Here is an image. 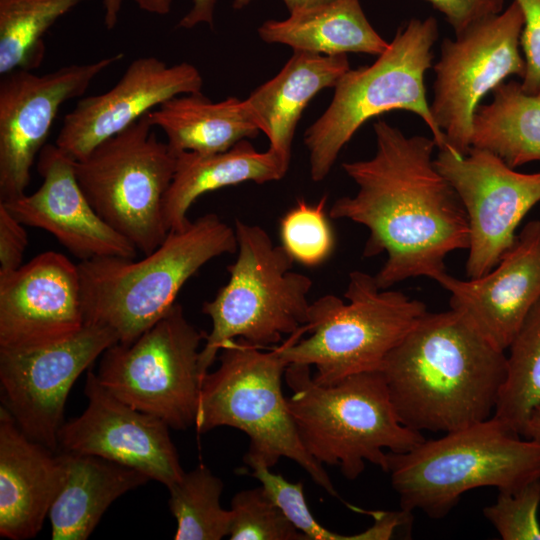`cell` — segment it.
Returning <instances> with one entry per match:
<instances>
[{"mask_svg":"<svg viewBox=\"0 0 540 540\" xmlns=\"http://www.w3.org/2000/svg\"><path fill=\"white\" fill-rule=\"evenodd\" d=\"M506 370L505 351L451 308L427 311L380 369L400 421L421 433L492 417Z\"/></svg>","mask_w":540,"mask_h":540,"instance_id":"7a4b0ae2","label":"cell"},{"mask_svg":"<svg viewBox=\"0 0 540 540\" xmlns=\"http://www.w3.org/2000/svg\"><path fill=\"white\" fill-rule=\"evenodd\" d=\"M349 69L346 54L294 51L279 73L247 98L269 148L286 163H290L296 126L306 106L321 90L335 87Z\"/></svg>","mask_w":540,"mask_h":540,"instance_id":"7402d4cb","label":"cell"},{"mask_svg":"<svg viewBox=\"0 0 540 540\" xmlns=\"http://www.w3.org/2000/svg\"><path fill=\"white\" fill-rule=\"evenodd\" d=\"M434 164L468 218L466 275L483 276L513 246L519 224L540 201V172H518L494 153L475 147L465 156L439 150Z\"/></svg>","mask_w":540,"mask_h":540,"instance_id":"4fadbf2b","label":"cell"},{"mask_svg":"<svg viewBox=\"0 0 540 540\" xmlns=\"http://www.w3.org/2000/svg\"><path fill=\"white\" fill-rule=\"evenodd\" d=\"M474 113L471 147L488 150L511 168L540 161V92L526 93L515 80L492 90Z\"/></svg>","mask_w":540,"mask_h":540,"instance_id":"4316f807","label":"cell"},{"mask_svg":"<svg viewBox=\"0 0 540 540\" xmlns=\"http://www.w3.org/2000/svg\"><path fill=\"white\" fill-rule=\"evenodd\" d=\"M284 376L292 391L288 409L306 451L321 465L338 466L348 480L360 476L365 462L385 472V449L402 453L425 440L400 421L381 371L322 385L310 365L290 363Z\"/></svg>","mask_w":540,"mask_h":540,"instance_id":"5b68a950","label":"cell"},{"mask_svg":"<svg viewBox=\"0 0 540 540\" xmlns=\"http://www.w3.org/2000/svg\"><path fill=\"white\" fill-rule=\"evenodd\" d=\"M539 506L540 479L517 491H499L483 514L503 540H540Z\"/></svg>","mask_w":540,"mask_h":540,"instance_id":"836d02e7","label":"cell"},{"mask_svg":"<svg viewBox=\"0 0 540 540\" xmlns=\"http://www.w3.org/2000/svg\"><path fill=\"white\" fill-rule=\"evenodd\" d=\"M176 156L175 173L163 203L169 231L181 230L191 222L187 212L201 195L247 181L262 184L280 180L289 167L270 148L259 152L246 139L220 153L181 152Z\"/></svg>","mask_w":540,"mask_h":540,"instance_id":"cb8c5ba5","label":"cell"},{"mask_svg":"<svg viewBox=\"0 0 540 540\" xmlns=\"http://www.w3.org/2000/svg\"><path fill=\"white\" fill-rule=\"evenodd\" d=\"M437 283L450 293L451 309L506 351L540 300V221L528 222L488 273L461 280L446 272Z\"/></svg>","mask_w":540,"mask_h":540,"instance_id":"d6986e66","label":"cell"},{"mask_svg":"<svg viewBox=\"0 0 540 540\" xmlns=\"http://www.w3.org/2000/svg\"><path fill=\"white\" fill-rule=\"evenodd\" d=\"M521 9L524 26L521 46L526 63L521 87L529 94L540 92V0H514Z\"/></svg>","mask_w":540,"mask_h":540,"instance_id":"e575fe53","label":"cell"},{"mask_svg":"<svg viewBox=\"0 0 540 540\" xmlns=\"http://www.w3.org/2000/svg\"><path fill=\"white\" fill-rule=\"evenodd\" d=\"M27 245L28 234L24 224L0 203V274L23 265Z\"/></svg>","mask_w":540,"mask_h":540,"instance_id":"8d00e7d4","label":"cell"},{"mask_svg":"<svg viewBox=\"0 0 540 540\" xmlns=\"http://www.w3.org/2000/svg\"><path fill=\"white\" fill-rule=\"evenodd\" d=\"M73 159L55 144L38 155L40 187L0 202L24 225L43 229L80 261L98 257L136 258L138 250L93 209L74 173Z\"/></svg>","mask_w":540,"mask_h":540,"instance_id":"ffe728a7","label":"cell"},{"mask_svg":"<svg viewBox=\"0 0 540 540\" xmlns=\"http://www.w3.org/2000/svg\"><path fill=\"white\" fill-rule=\"evenodd\" d=\"M65 479L59 453L29 438L0 408V535L26 540L41 530Z\"/></svg>","mask_w":540,"mask_h":540,"instance_id":"44dd1931","label":"cell"},{"mask_svg":"<svg viewBox=\"0 0 540 540\" xmlns=\"http://www.w3.org/2000/svg\"><path fill=\"white\" fill-rule=\"evenodd\" d=\"M203 79L192 64L169 66L154 56L132 61L108 91L80 99L67 113L55 145L79 160L165 101L201 92Z\"/></svg>","mask_w":540,"mask_h":540,"instance_id":"ac0fdd59","label":"cell"},{"mask_svg":"<svg viewBox=\"0 0 540 540\" xmlns=\"http://www.w3.org/2000/svg\"><path fill=\"white\" fill-rule=\"evenodd\" d=\"M153 127L147 113L73 161L93 209L143 255L154 251L169 232L163 203L177 160Z\"/></svg>","mask_w":540,"mask_h":540,"instance_id":"30bf717a","label":"cell"},{"mask_svg":"<svg viewBox=\"0 0 540 540\" xmlns=\"http://www.w3.org/2000/svg\"><path fill=\"white\" fill-rule=\"evenodd\" d=\"M224 485L200 464L168 487L169 508L176 519V540H220L229 535L231 510L220 504Z\"/></svg>","mask_w":540,"mask_h":540,"instance_id":"f546056e","label":"cell"},{"mask_svg":"<svg viewBox=\"0 0 540 540\" xmlns=\"http://www.w3.org/2000/svg\"><path fill=\"white\" fill-rule=\"evenodd\" d=\"M118 343L110 329L85 323L63 341L28 349H0L4 407L31 439L54 452L67 396L78 377Z\"/></svg>","mask_w":540,"mask_h":540,"instance_id":"5bb4252c","label":"cell"},{"mask_svg":"<svg viewBox=\"0 0 540 540\" xmlns=\"http://www.w3.org/2000/svg\"><path fill=\"white\" fill-rule=\"evenodd\" d=\"M327 196L317 203L299 199L280 220L282 247L305 266H318L332 254L335 237L326 215Z\"/></svg>","mask_w":540,"mask_h":540,"instance_id":"4dcf8cb0","label":"cell"},{"mask_svg":"<svg viewBox=\"0 0 540 540\" xmlns=\"http://www.w3.org/2000/svg\"><path fill=\"white\" fill-rule=\"evenodd\" d=\"M254 0H232V5L235 9H241L249 5ZM287 7L289 13L296 10L304 9L313 5H317L328 0H282Z\"/></svg>","mask_w":540,"mask_h":540,"instance_id":"ab89813d","label":"cell"},{"mask_svg":"<svg viewBox=\"0 0 540 540\" xmlns=\"http://www.w3.org/2000/svg\"><path fill=\"white\" fill-rule=\"evenodd\" d=\"M443 14L455 35L503 11L505 0H425Z\"/></svg>","mask_w":540,"mask_h":540,"instance_id":"d590c367","label":"cell"},{"mask_svg":"<svg viewBox=\"0 0 540 540\" xmlns=\"http://www.w3.org/2000/svg\"><path fill=\"white\" fill-rule=\"evenodd\" d=\"M507 355V370L493 416L520 432L540 403V300L516 333Z\"/></svg>","mask_w":540,"mask_h":540,"instance_id":"f1b7e54d","label":"cell"},{"mask_svg":"<svg viewBox=\"0 0 540 540\" xmlns=\"http://www.w3.org/2000/svg\"><path fill=\"white\" fill-rule=\"evenodd\" d=\"M219 366L202 380L195 427L206 433L229 426L250 439L244 458L271 468L280 458L295 461L332 497L340 498L323 465L305 449L282 392L288 363L277 346L262 351L243 339L227 343Z\"/></svg>","mask_w":540,"mask_h":540,"instance_id":"ba28073f","label":"cell"},{"mask_svg":"<svg viewBox=\"0 0 540 540\" xmlns=\"http://www.w3.org/2000/svg\"><path fill=\"white\" fill-rule=\"evenodd\" d=\"M438 35L434 17L411 19L373 64L350 68L340 78L329 106L304 135L313 181L329 174L342 148L366 121L388 111L416 114L428 126L436 147L449 150L432 116L424 82Z\"/></svg>","mask_w":540,"mask_h":540,"instance_id":"8992f818","label":"cell"},{"mask_svg":"<svg viewBox=\"0 0 540 540\" xmlns=\"http://www.w3.org/2000/svg\"><path fill=\"white\" fill-rule=\"evenodd\" d=\"M253 477L259 480L268 496L281 508L306 540H380L382 530L374 523L354 535H342L323 527L312 515L305 500L303 483H291L281 474H275L261 461L244 458Z\"/></svg>","mask_w":540,"mask_h":540,"instance_id":"1f68e13d","label":"cell"},{"mask_svg":"<svg viewBox=\"0 0 540 540\" xmlns=\"http://www.w3.org/2000/svg\"><path fill=\"white\" fill-rule=\"evenodd\" d=\"M124 57L122 52L45 73L15 69L0 79V202L25 194L35 158L61 106L82 96L91 82Z\"/></svg>","mask_w":540,"mask_h":540,"instance_id":"9a60e30c","label":"cell"},{"mask_svg":"<svg viewBox=\"0 0 540 540\" xmlns=\"http://www.w3.org/2000/svg\"><path fill=\"white\" fill-rule=\"evenodd\" d=\"M149 117L165 133L176 155L224 152L261 131L248 99L228 97L213 102L201 92L175 96L150 111Z\"/></svg>","mask_w":540,"mask_h":540,"instance_id":"d4e9b609","label":"cell"},{"mask_svg":"<svg viewBox=\"0 0 540 540\" xmlns=\"http://www.w3.org/2000/svg\"><path fill=\"white\" fill-rule=\"evenodd\" d=\"M400 509L441 519L476 488L513 492L540 479V443L495 416L424 440L402 453H387L386 471Z\"/></svg>","mask_w":540,"mask_h":540,"instance_id":"277c9868","label":"cell"},{"mask_svg":"<svg viewBox=\"0 0 540 540\" xmlns=\"http://www.w3.org/2000/svg\"><path fill=\"white\" fill-rule=\"evenodd\" d=\"M520 435L540 443V403L530 412Z\"/></svg>","mask_w":540,"mask_h":540,"instance_id":"f35d334b","label":"cell"},{"mask_svg":"<svg viewBox=\"0 0 540 540\" xmlns=\"http://www.w3.org/2000/svg\"><path fill=\"white\" fill-rule=\"evenodd\" d=\"M230 510L231 540H306L262 486L235 494Z\"/></svg>","mask_w":540,"mask_h":540,"instance_id":"d6a6232c","label":"cell"},{"mask_svg":"<svg viewBox=\"0 0 540 540\" xmlns=\"http://www.w3.org/2000/svg\"><path fill=\"white\" fill-rule=\"evenodd\" d=\"M88 1L0 0V75L40 67L47 31L60 17Z\"/></svg>","mask_w":540,"mask_h":540,"instance_id":"83f0119b","label":"cell"},{"mask_svg":"<svg viewBox=\"0 0 540 540\" xmlns=\"http://www.w3.org/2000/svg\"><path fill=\"white\" fill-rule=\"evenodd\" d=\"M234 230L237 257L227 267L229 280L202 305L212 323L200 351L203 378L230 341L277 345L308 322L310 277L292 271L293 259L262 227L236 219Z\"/></svg>","mask_w":540,"mask_h":540,"instance_id":"52a82bcc","label":"cell"},{"mask_svg":"<svg viewBox=\"0 0 540 540\" xmlns=\"http://www.w3.org/2000/svg\"><path fill=\"white\" fill-rule=\"evenodd\" d=\"M143 11L166 15L171 10L172 0H133ZM217 0H192V7L179 21L178 26L191 29L196 25L205 23L214 24V13Z\"/></svg>","mask_w":540,"mask_h":540,"instance_id":"74e56055","label":"cell"},{"mask_svg":"<svg viewBox=\"0 0 540 540\" xmlns=\"http://www.w3.org/2000/svg\"><path fill=\"white\" fill-rule=\"evenodd\" d=\"M85 411L64 423L58 435L61 451L98 456L133 468L167 488L184 474L169 426L139 411L103 388L88 371Z\"/></svg>","mask_w":540,"mask_h":540,"instance_id":"2e32d148","label":"cell"},{"mask_svg":"<svg viewBox=\"0 0 540 540\" xmlns=\"http://www.w3.org/2000/svg\"><path fill=\"white\" fill-rule=\"evenodd\" d=\"M237 251L234 228L208 213L165 240L140 260L98 257L78 269L84 320L113 331L129 344L176 303L184 284L210 260Z\"/></svg>","mask_w":540,"mask_h":540,"instance_id":"3957f363","label":"cell"},{"mask_svg":"<svg viewBox=\"0 0 540 540\" xmlns=\"http://www.w3.org/2000/svg\"><path fill=\"white\" fill-rule=\"evenodd\" d=\"M123 0H103L104 24L106 29H113L118 22Z\"/></svg>","mask_w":540,"mask_h":540,"instance_id":"60d3db41","label":"cell"},{"mask_svg":"<svg viewBox=\"0 0 540 540\" xmlns=\"http://www.w3.org/2000/svg\"><path fill=\"white\" fill-rule=\"evenodd\" d=\"M267 43L322 55L365 53L379 56L389 46L367 19L360 0H328L267 20L259 28Z\"/></svg>","mask_w":540,"mask_h":540,"instance_id":"484cf974","label":"cell"},{"mask_svg":"<svg viewBox=\"0 0 540 540\" xmlns=\"http://www.w3.org/2000/svg\"><path fill=\"white\" fill-rule=\"evenodd\" d=\"M206 335L175 303L135 341L109 347L101 355L96 377L114 397L184 430L195 423L203 380L199 358Z\"/></svg>","mask_w":540,"mask_h":540,"instance_id":"8fae6325","label":"cell"},{"mask_svg":"<svg viewBox=\"0 0 540 540\" xmlns=\"http://www.w3.org/2000/svg\"><path fill=\"white\" fill-rule=\"evenodd\" d=\"M347 302L327 294L311 303L304 326L281 345L288 363L316 368L313 379L332 385L351 375L380 371L390 351L427 312L424 302L403 292L381 289L368 273L352 271Z\"/></svg>","mask_w":540,"mask_h":540,"instance_id":"9c48e42d","label":"cell"},{"mask_svg":"<svg viewBox=\"0 0 540 540\" xmlns=\"http://www.w3.org/2000/svg\"><path fill=\"white\" fill-rule=\"evenodd\" d=\"M63 485L50 510L53 540H85L108 507L150 480L145 474L88 454L61 451Z\"/></svg>","mask_w":540,"mask_h":540,"instance_id":"603a6c76","label":"cell"},{"mask_svg":"<svg viewBox=\"0 0 540 540\" xmlns=\"http://www.w3.org/2000/svg\"><path fill=\"white\" fill-rule=\"evenodd\" d=\"M523 14L513 2L500 13L485 18L455 39L445 38L430 109L444 134L449 151L465 156L471 148L473 116L489 91L511 76L521 79L526 63L520 52Z\"/></svg>","mask_w":540,"mask_h":540,"instance_id":"7c38bea8","label":"cell"},{"mask_svg":"<svg viewBox=\"0 0 540 540\" xmlns=\"http://www.w3.org/2000/svg\"><path fill=\"white\" fill-rule=\"evenodd\" d=\"M373 128L374 156L342 164L357 193L337 199L328 214L369 230L365 257L386 253L375 275L381 289L416 277L437 282L446 257L469 247L464 206L434 164L433 138L408 137L385 120Z\"/></svg>","mask_w":540,"mask_h":540,"instance_id":"6da1fadb","label":"cell"},{"mask_svg":"<svg viewBox=\"0 0 540 540\" xmlns=\"http://www.w3.org/2000/svg\"><path fill=\"white\" fill-rule=\"evenodd\" d=\"M85 325L78 264L46 251L0 274V349L63 341Z\"/></svg>","mask_w":540,"mask_h":540,"instance_id":"e0dca14e","label":"cell"}]
</instances>
